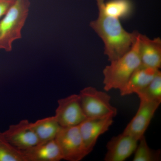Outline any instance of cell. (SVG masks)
Here are the masks:
<instances>
[{
  "label": "cell",
  "mask_w": 161,
  "mask_h": 161,
  "mask_svg": "<svg viewBox=\"0 0 161 161\" xmlns=\"http://www.w3.org/2000/svg\"><path fill=\"white\" fill-rule=\"evenodd\" d=\"M133 161H158L161 159L160 150H154L148 146L145 135L139 140Z\"/></svg>",
  "instance_id": "cell-16"
},
{
  "label": "cell",
  "mask_w": 161,
  "mask_h": 161,
  "mask_svg": "<svg viewBox=\"0 0 161 161\" xmlns=\"http://www.w3.org/2000/svg\"><path fill=\"white\" fill-rule=\"evenodd\" d=\"M7 141L14 148L23 152L39 143L36 135L27 119L13 125L3 132Z\"/></svg>",
  "instance_id": "cell-8"
},
{
  "label": "cell",
  "mask_w": 161,
  "mask_h": 161,
  "mask_svg": "<svg viewBox=\"0 0 161 161\" xmlns=\"http://www.w3.org/2000/svg\"><path fill=\"white\" fill-rule=\"evenodd\" d=\"M80 104L87 118L115 117L117 110L111 104V97L106 92L92 86L86 87L79 94Z\"/></svg>",
  "instance_id": "cell-4"
},
{
  "label": "cell",
  "mask_w": 161,
  "mask_h": 161,
  "mask_svg": "<svg viewBox=\"0 0 161 161\" xmlns=\"http://www.w3.org/2000/svg\"><path fill=\"white\" fill-rule=\"evenodd\" d=\"M31 5L30 0H16L0 20V49L11 52L14 42L22 38Z\"/></svg>",
  "instance_id": "cell-3"
},
{
  "label": "cell",
  "mask_w": 161,
  "mask_h": 161,
  "mask_svg": "<svg viewBox=\"0 0 161 161\" xmlns=\"http://www.w3.org/2000/svg\"><path fill=\"white\" fill-rule=\"evenodd\" d=\"M23 153L26 161H59L63 159L55 139L38 144Z\"/></svg>",
  "instance_id": "cell-13"
},
{
  "label": "cell",
  "mask_w": 161,
  "mask_h": 161,
  "mask_svg": "<svg viewBox=\"0 0 161 161\" xmlns=\"http://www.w3.org/2000/svg\"><path fill=\"white\" fill-rule=\"evenodd\" d=\"M61 127L75 126L87 118L80 104L79 95L74 94L58 101L54 115Z\"/></svg>",
  "instance_id": "cell-6"
},
{
  "label": "cell",
  "mask_w": 161,
  "mask_h": 161,
  "mask_svg": "<svg viewBox=\"0 0 161 161\" xmlns=\"http://www.w3.org/2000/svg\"><path fill=\"white\" fill-rule=\"evenodd\" d=\"M30 124L37 136L39 144L55 139L61 127L55 116L39 119Z\"/></svg>",
  "instance_id": "cell-14"
},
{
  "label": "cell",
  "mask_w": 161,
  "mask_h": 161,
  "mask_svg": "<svg viewBox=\"0 0 161 161\" xmlns=\"http://www.w3.org/2000/svg\"><path fill=\"white\" fill-rule=\"evenodd\" d=\"M140 99L161 103V72L159 71L155 77L146 87L136 93Z\"/></svg>",
  "instance_id": "cell-17"
},
{
  "label": "cell",
  "mask_w": 161,
  "mask_h": 161,
  "mask_svg": "<svg viewBox=\"0 0 161 161\" xmlns=\"http://www.w3.org/2000/svg\"><path fill=\"white\" fill-rule=\"evenodd\" d=\"M138 36L130 51L120 58L110 61L109 65L104 69L103 73L105 91L121 89L125 86L132 73L141 66Z\"/></svg>",
  "instance_id": "cell-2"
},
{
  "label": "cell",
  "mask_w": 161,
  "mask_h": 161,
  "mask_svg": "<svg viewBox=\"0 0 161 161\" xmlns=\"http://www.w3.org/2000/svg\"><path fill=\"white\" fill-rule=\"evenodd\" d=\"M105 2L98 3V14L97 19L90 23V26L103 40L104 54L109 61L116 60L125 54L132 48L139 32H129L124 29L119 19L106 14L103 8Z\"/></svg>",
  "instance_id": "cell-1"
},
{
  "label": "cell",
  "mask_w": 161,
  "mask_h": 161,
  "mask_svg": "<svg viewBox=\"0 0 161 161\" xmlns=\"http://www.w3.org/2000/svg\"><path fill=\"white\" fill-rule=\"evenodd\" d=\"M97 3H102V2H104L105 0H96Z\"/></svg>",
  "instance_id": "cell-20"
},
{
  "label": "cell",
  "mask_w": 161,
  "mask_h": 161,
  "mask_svg": "<svg viewBox=\"0 0 161 161\" xmlns=\"http://www.w3.org/2000/svg\"><path fill=\"white\" fill-rule=\"evenodd\" d=\"M112 116L103 118H86L79 126L88 154L92 152L99 136L109 129L113 123Z\"/></svg>",
  "instance_id": "cell-9"
},
{
  "label": "cell",
  "mask_w": 161,
  "mask_h": 161,
  "mask_svg": "<svg viewBox=\"0 0 161 161\" xmlns=\"http://www.w3.org/2000/svg\"><path fill=\"white\" fill-rule=\"evenodd\" d=\"M159 69L142 66L132 73L126 84L119 90L121 96L136 94L151 82Z\"/></svg>",
  "instance_id": "cell-12"
},
{
  "label": "cell",
  "mask_w": 161,
  "mask_h": 161,
  "mask_svg": "<svg viewBox=\"0 0 161 161\" xmlns=\"http://www.w3.org/2000/svg\"><path fill=\"white\" fill-rule=\"evenodd\" d=\"M55 139L60 148L63 159L79 161L88 155L78 125L61 127Z\"/></svg>",
  "instance_id": "cell-5"
},
{
  "label": "cell",
  "mask_w": 161,
  "mask_h": 161,
  "mask_svg": "<svg viewBox=\"0 0 161 161\" xmlns=\"http://www.w3.org/2000/svg\"><path fill=\"white\" fill-rule=\"evenodd\" d=\"M138 140L122 133L113 136L107 144V152L104 160L124 161L135 152Z\"/></svg>",
  "instance_id": "cell-10"
},
{
  "label": "cell",
  "mask_w": 161,
  "mask_h": 161,
  "mask_svg": "<svg viewBox=\"0 0 161 161\" xmlns=\"http://www.w3.org/2000/svg\"><path fill=\"white\" fill-rule=\"evenodd\" d=\"M103 8L106 14L119 19L131 15L133 5L130 0H111L104 3Z\"/></svg>",
  "instance_id": "cell-15"
},
{
  "label": "cell",
  "mask_w": 161,
  "mask_h": 161,
  "mask_svg": "<svg viewBox=\"0 0 161 161\" xmlns=\"http://www.w3.org/2000/svg\"><path fill=\"white\" fill-rule=\"evenodd\" d=\"M160 103L140 99L139 107L134 117L128 124L123 133L139 140L149 127Z\"/></svg>",
  "instance_id": "cell-7"
},
{
  "label": "cell",
  "mask_w": 161,
  "mask_h": 161,
  "mask_svg": "<svg viewBox=\"0 0 161 161\" xmlns=\"http://www.w3.org/2000/svg\"><path fill=\"white\" fill-rule=\"evenodd\" d=\"M0 161H26L23 152L12 146L0 132Z\"/></svg>",
  "instance_id": "cell-18"
},
{
  "label": "cell",
  "mask_w": 161,
  "mask_h": 161,
  "mask_svg": "<svg viewBox=\"0 0 161 161\" xmlns=\"http://www.w3.org/2000/svg\"><path fill=\"white\" fill-rule=\"evenodd\" d=\"M16 0H0V20L6 14Z\"/></svg>",
  "instance_id": "cell-19"
},
{
  "label": "cell",
  "mask_w": 161,
  "mask_h": 161,
  "mask_svg": "<svg viewBox=\"0 0 161 161\" xmlns=\"http://www.w3.org/2000/svg\"><path fill=\"white\" fill-rule=\"evenodd\" d=\"M138 38L141 65L159 69L161 66L160 38L152 40L141 33H139Z\"/></svg>",
  "instance_id": "cell-11"
}]
</instances>
